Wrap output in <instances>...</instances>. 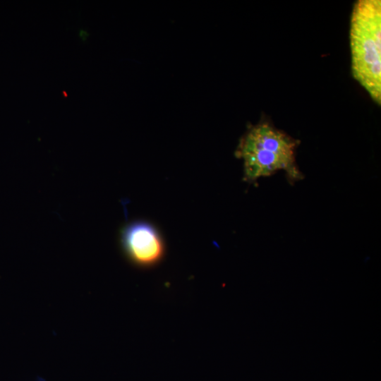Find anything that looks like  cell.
Masks as SVG:
<instances>
[{"mask_svg": "<svg viewBox=\"0 0 381 381\" xmlns=\"http://www.w3.org/2000/svg\"><path fill=\"white\" fill-rule=\"evenodd\" d=\"M299 141L270 121L249 126L241 136L235 155L243 162V181L248 183L283 171L290 184L304 176L296 163Z\"/></svg>", "mask_w": 381, "mask_h": 381, "instance_id": "1", "label": "cell"}, {"mask_svg": "<svg viewBox=\"0 0 381 381\" xmlns=\"http://www.w3.org/2000/svg\"><path fill=\"white\" fill-rule=\"evenodd\" d=\"M351 70L353 78L381 104V1L358 0L349 27Z\"/></svg>", "mask_w": 381, "mask_h": 381, "instance_id": "2", "label": "cell"}, {"mask_svg": "<svg viewBox=\"0 0 381 381\" xmlns=\"http://www.w3.org/2000/svg\"><path fill=\"white\" fill-rule=\"evenodd\" d=\"M122 250L135 265L147 267L163 257L164 247L157 231L149 224L133 222L123 228L120 235Z\"/></svg>", "mask_w": 381, "mask_h": 381, "instance_id": "3", "label": "cell"}]
</instances>
